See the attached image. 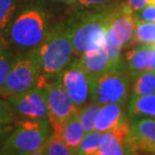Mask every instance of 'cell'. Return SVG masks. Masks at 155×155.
I'll use <instances>...</instances> for the list:
<instances>
[{
  "instance_id": "1",
  "label": "cell",
  "mask_w": 155,
  "mask_h": 155,
  "mask_svg": "<svg viewBox=\"0 0 155 155\" xmlns=\"http://www.w3.org/2000/svg\"><path fill=\"white\" fill-rule=\"evenodd\" d=\"M31 54L38 61L42 79L58 77L71 64L74 54L69 25L49 28L45 40Z\"/></svg>"
},
{
  "instance_id": "2",
  "label": "cell",
  "mask_w": 155,
  "mask_h": 155,
  "mask_svg": "<svg viewBox=\"0 0 155 155\" xmlns=\"http://www.w3.org/2000/svg\"><path fill=\"white\" fill-rule=\"evenodd\" d=\"M112 7L88 12L69 24L74 54L80 57L87 51L100 48L106 43Z\"/></svg>"
},
{
  "instance_id": "3",
  "label": "cell",
  "mask_w": 155,
  "mask_h": 155,
  "mask_svg": "<svg viewBox=\"0 0 155 155\" xmlns=\"http://www.w3.org/2000/svg\"><path fill=\"white\" fill-rule=\"evenodd\" d=\"M49 31L46 14L40 8L24 9L11 21L7 32L9 40L18 48L35 49Z\"/></svg>"
},
{
  "instance_id": "4",
  "label": "cell",
  "mask_w": 155,
  "mask_h": 155,
  "mask_svg": "<svg viewBox=\"0 0 155 155\" xmlns=\"http://www.w3.org/2000/svg\"><path fill=\"white\" fill-rule=\"evenodd\" d=\"M52 133L48 120L25 119L7 138L1 154H41L45 142Z\"/></svg>"
},
{
  "instance_id": "5",
  "label": "cell",
  "mask_w": 155,
  "mask_h": 155,
  "mask_svg": "<svg viewBox=\"0 0 155 155\" xmlns=\"http://www.w3.org/2000/svg\"><path fill=\"white\" fill-rule=\"evenodd\" d=\"M131 78L124 69L113 70L92 79L91 101L100 105L125 104L130 93Z\"/></svg>"
},
{
  "instance_id": "6",
  "label": "cell",
  "mask_w": 155,
  "mask_h": 155,
  "mask_svg": "<svg viewBox=\"0 0 155 155\" xmlns=\"http://www.w3.org/2000/svg\"><path fill=\"white\" fill-rule=\"evenodd\" d=\"M40 78V66L31 52L26 57H17L14 58L4 88L0 95L8 99L22 94L38 85Z\"/></svg>"
},
{
  "instance_id": "7",
  "label": "cell",
  "mask_w": 155,
  "mask_h": 155,
  "mask_svg": "<svg viewBox=\"0 0 155 155\" xmlns=\"http://www.w3.org/2000/svg\"><path fill=\"white\" fill-rule=\"evenodd\" d=\"M38 86L45 90L48 111V123L52 132L60 134L63 124L69 118L78 112V108L74 104L69 94L64 89L60 80L48 83L40 78Z\"/></svg>"
},
{
  "instance_id": "8",
  "label": "cell",
  "mask_w": 155,
  "mask_h": 155,
  "mask_svg": "<svg viewBox=\"0 0 155 155\" xmlns=\"http://www.w3.org/2000/svg\"><path fill=\"white\" fill-rule=\"evenodd\" d=\"M135 28V15L128 4L113 6L106 38L108 41L120 48L133 46Z\"/></svg>"
},
{
  "instance_id": "9",
  "label": "cell",
  "mask_w": 155,
  "mask_h": 155,
  "mask_svg": "<svg viewBox=\"0 0 155 155\" xmlns=\"http://www.w3.org/2000/svg\"><path fill=\"white\" fill-rule=\"evenodd\" d=\"M78 109L91 102L92 78L75 61L58 76Z\"/></svg>"
},
{
  "instance_id": "10",
  "label": "cell",
  "mask_w": 155,
  "mask_h": 155,
  "mask_svg": "<svg viewBox=\"0 0 155 155\" xmlns=\"http://www.w3.org/2000/svg\"><path fill=\"white\" fill-rule=\"evenodd\" d=\"M14 114L24 119L48 120V111L45 90L36 85L15 97L8 98Z\"/></svg>"
},
{
  "instance_id": "11",
  "label": "cell",
  "mask_w": 155,
  "mask_h": 155,
  "mask_svg": "<svg viewBox=\"0 0 155 155\" xmlns=\"http://www.w3.org/2000/svg\"><path fill=\"white\" fill-rule=\"evenodd\" d=\"M127 154H155V119L144 117L134 120L126 141Z\"/></svg>"
},
{
  "instance_id": "12",
  "label": "cell",
  "mask_w": 155,
  "mask_h": 155,
  "mask_svg": "<svg viewBox=\"0 0 155 155\" xmlns=\"http://www.w3.org/2000/svg\"><path fill=\"white\" fill-rule=\"evenodd\" d=\"M153 64L152 45H140L127 52L124 57V70L135 80L145 71L151 70Z\"/></svg>"
},
{
  "instance_id": "13",
  "label": "cell",
  "mask_w": 155,
  "mask_h": 155,
  "mask_svg": "<svg viewBox=\"0 0 155 155\" xmlns=\"http://www.w3.org/2000/svg\"><path fill=\"white\" fill-rule=\"evenodd\" d=\"M75 61L82 67V69L92 79L103 75L109 71H113L105 45L98 49L85 52L78 57Z\"/></svg>"
},
{
  "instance_id": "14",
  "label": "cell",
  "mask_w": 155,
  "mask_h": 155,
  "mask_svg": "<svg viewBox=\"0 0 155 155\" xmlns=\"http://www.w3.org/2000/svg\"><path fill=\"white\" fill-rule=\"evenodd\" d=\"M123 103H110L102 105L96 116L94 130L104 133L115 129L124 119Z\"/></svg>"
},
{
  "instance_id": "15",
  "label": "cell",
  "mask_w": 155,
  "mask_h": 155,
  "mask_svg": "<svg viewBox=\"0 0 155 155\" xmlns=\"http://www.w3.org/2000/svg\"><path fill=\"white\" fill-rule=\"evenodd\" d=\"M86 132L84 130V127L80 121L78 112L73 114L66 122L63 124L60 132L61 137L63 138L68 146L74 151V153L77 154V149L82 141V139L85 136Z\"/></svg>"
},
{
  "instance_id": "16",
  "label": "cell",
  "mask_w": 155,
  "mask_h": 155,
  "mask_svg": "<svg viewBox=\"0 0 155 155\" xmlns=\"http://www.w3.org/2000/svg\"><path fill=\"white\" fill-rule=\"evenodd\" d=\"M129 115L132 118L140 116L155 119V94L144 96H131Z\"/></svg>"
},
{
  "instance_id": "17",
  "label": "cell",
  "mask_w": 155,
  "mask_h": 155,
  "mask_svg": "<svg viewBox=\"0 0 155 155\" xmlns=\"http://www.w3.org/2000/svg\"><path fill=\"white\" fill-rule=\"evenodd\" d=\"M135 35L133 45H155V22L144 21L135 17Z\"/></svg>"
},
{
  "instance_id": "18",
  "label": "cell",
  "mask_w": 155,
  "mask_h": 155,
  "mask_svg": "<svg viewBox=\"0 0 155 155\" xmlns=\"http://www.w3.org/2000/svg\"><path fill=\"white\" fill-rule=\"evenodd\" d=\"M155 94V71L148 70L134 80L132 95L144 96Z\"/></svg>"
},
{
  "instance_id": "19",
  "label": "cell",
  "mask_w": 155,
  "mask_h": 155,
  "mask_svg": "<svg viewBox=\"0 0 155 155\" xmlns=\"http://www.w3.org/2000/svg\"><path fill=\"white\" fill-rule=\"evenodd\" d=\"M41 154L45 155H72L74 151L64 143L60 134L52 132L45 142L41 150Z\"/></svg>"
},
{
  "instance_id": "20",
  "label": "cell",
  "mask_w": 155,
  "mask_h": 155,
  "mask_svg": "<svg viewBox=\"0 0 155 155\" xmlns=\"http://www.w3.org/2000/svg\"><path fill=\"white\" fill-rule=\"evenodd\" d=\"M101 106L102 105L91 101L78 110V115H79L80 121L82 123L86 133L91 132L94 130L95 119Z\"/></svg>"
},
{
  "instance_id": "21",
  "label": "cell",
  "mask_w": 155,
  "mask_h": 155,
  "mask_svg": "<svg viewBox=\"0 0 155 155\" xmlns=\"http://www.w3.org/2000/svg\"><path fill=\"white\" fill-rule=\"evenodd\" d=\"M102 133L96 130L86 133L77 149V154L81 155H97L100 147Z\"/></svg>"
},
{
  "instance_id": "22",
  "label": "cell",
  "mask_w": 155,
  "mask_h": 155,
  "mask_svg": "<svg viewBox=\"0 0 155 155\" xmlns=\"http://www.w3.org/2000/svg\"><path fill=\"white\" fill-rule=\"evenodd\" d=\"M14 58H15L12 57L7 45H5V42H3L1 36H0V94L4 88L6 79L11 70Z\"/></svg>"
},
{
  "instance_id": "23",
  "label": "cell",
  "mask_w": 155,
  "mask_h": 155,
  "mask_svg": "<svg viewBox=\"0 0 155 155\" xmlns=\"http://www.w3.org/2000/svg\"><path fill=\"white\" fill-rule=\"evenodd\" d=\"M15 10V0H0V36L7 31Z\"/></svg>"
},
{
  "instance_id": "24",
  "label": "cell",
  "mask_w": 155,
  "mask_h": 155,
  "mask_svg": "<svg viewBox=\"0 0 155 155\" xmlns=\"http://www.w3.org/2000/svg\"><path fill=\"white\" fill-rule=\"evenodd\" d=\"M114 0H77V4L81 9L85 10H99L109 7Z\"/></svg>"
},
{
  "instance_id": "25",
  "label": "cell",
  "mask_w": 155,
  "mask_h": 155,
  "mask_svg": "<svg viewBox=\"0 0 155 155\" xmlns=\"http://www.w3.org/2000/svg\"><path fill=\"white\" fill-rule=\"evenodd\" d=\"M14 119V112L6 98L0 95V121L10 124Z\"/></svg>"
},
{
  "instance_id": "26",
  "label": "cell",
  "mask_w": 155,
  "mask_h": 155,
  "mask_svg": "<svg viewBox=\"0 0 155 155\" xmlns=\"http://www.w3.org/2000/svg\"><path fill=\"white\" fill-rule=\"evenodd\" d=\"M135 17L139 18L144 21H149V22H153L155 19V5L147 4L145 7H143L141 10L134 13Z\"/></svg>"
},
{
  "instance_id": "27",
  "label": "cell",
  "mask_w": 155,
  "mask_h": 155,
  "mask_svg": "<svg viewBox=\"0 0 155 155\" xmlns=\"http://www.w3.org/2000/svg\"><path fill=\"white\" fill-rule=\"evenodd\" d=\"M148 0H127L126 3L128 4V6L131 8V10L136 13L139 10H141L142 8L145 7L147 5Z\"/></svg>"
},
{
  "instance_id": "28",
  "label": "cell",
  "mask_w": 155,
  "mask_h": 155,
  "mask_svg": "<svg viewBox=\"0 0 155 155\" xmlns=\"http://www.w3.org/2000/svg\"><path fill=\"white\" fill-rule=\"evenodd\" d=\"M8 125H9V123H5V122L0 121V134L4 133V131L6 130V127H7Z\"/></svg>"
},
{
  "instance_id": "29",
  "label": "cell",
  "mask_w": 155,
  "mask_h": 155,
  "mask_svg": "<svg viewBox=\"0 0 155 155\" xmlns=\"http://www.w3.org/2000/svg\"><path fill=\"white\" fill-rule=\"evenodd\" d=\"M152 49H153V64H152V68H151V70L155 71V45H152Z\"/></svg>"
},
{
  "instance_id": "30",
  "label": "cell",
  "mask_w": 155,
  "mask_h": 155,
  "mask_svg": "<svg viewBox=\"0 0 155 155\" xmlns=\"http://www.w3.org/2000/svg\"><path fill=\"white\" fill-rule=\"evenodd\" d=\"M63 2H66V3H69V4H74V3L77 2V0H61Z\"/></svg>"
},
{
  "instance_id": "31",
  "label": "cell",
  "mask_w": 155,
  "mask_h": 155,
  "mask_svg": "<svg viewBox=\"0 0 155 155\" xmlns=\"http://www.w3.org/2000/svg\"><path fill=\"white\" fill-rule=\"evenodd\" d=\"M147 4H152V5H155V0H148Z\"/></svg>"
}]
</instances>
